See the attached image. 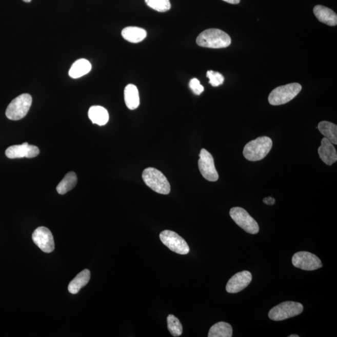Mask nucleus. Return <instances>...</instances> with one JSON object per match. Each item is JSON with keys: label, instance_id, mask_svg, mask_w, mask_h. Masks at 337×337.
Here are the masks:
<instances>
[{"label": "nucleus", "instance_id": "6e6552de", "mask_svg": "<svg viewBox=\"0 0 337 337\" xmlns=\"http://www.w3.org/2000/svg\"><path fill=\"white\" fill-rule=\"evenodd\" d=\"M160 237L164 245L178 254L186 255L190 251L186 241L174 231L164 230L161 232Z\"/></svg>", "mask_w": 337, "mask_h": 337}, {"label": "nucleus", "instance_id": "f03ea898", "mask_svg": "<svg viewBox=\"0 0 337 337\" xmlns=\"http://www.w3.org/2000/svg\"><path fill=\"white\" fill-rule=\"evenodd\" d=\"M272 141L267 136L259 137L250 141L245 146L243 155L250 161H258L263 160L269 153L272 148Z\"/></svg>", "mask_w": 337, "mask_h": 337}, {"label": "nucleus", "instance_id": "bb28decb", "mask_svg": "<svg viewBox=\"0 0 337 337\" xmlns=\"http://www.w3.org/2000/svg\"><path fill=\"white\" fill-rule=\"evenodd\" d=\"M189 87L193 93L196 95H200L204 91V86L201 85L200 81L197 78H193L190 81Z\"/></svg>", "mask_w": 337, "mask_h": 337}, {"label": "nucleus", "instance_id": "2eb2a0df", "mask_svg": "<svg viewBox=\"0 0 337 337\" xmlns=\"http://www.w3.org/2000/svg\"><path fill=\"white\" fill-rule=\"evenodd\" d=\"M313 13L320 22L331 27L337 25V15L332 10L322 5H316L313 8Z\"/></svg>", "mask_w": 337, "mask_h": 337}, {"label": "nucleus", "instance_id": "ddd939ff", "mask_svg": "<svg viewBox=\"0 0 337 337\" xmlns=\"http://www.w3.org/2000/svg\"><path fill=\"white\" fill-rule=\"evenodd\" d=\"M251 273L247 270L236 273L229 279L226 286L227 292L230 293H236L249 286L252 281Z\"/></svg>", "mask_w": 337, "mask_h": 337}, {"label": "nucleus", "instance_id": "39448f33", "mask_svg": "<svg viewBox=\"0 0 337 337\" xmlns=\"http://www.w3.org/2000/svg\"><path fill=\"white\" fill-rule=\"evenodd\" d=\"M32 104V97L29 94H22L16 97L8 105L6 116L12 121H18L27 116Z\"/></svg>", "mask_w": 337, "mask_h": 337}, {"label": "nucleus", "instance_id": "a878e982", "mask_svg": "<svg viewBox=\"0 0 337 337\" xmlns=\"http://www.w3.org/2000/svg\"><path fill=\"white\" fill-rule=\"evenodd\" d=\"M206 76L209 79V83L213 87H217L223 85L224 82V77L218 72L208 71L207 72Z\"/></svg>", "mask_w": 337, "mask_h": 337}, {"label": "nucleus", "instance_id": "c85d7f7f", "mask_svg": "<svg viewBox=\"0 0 337 337\" xmlns=\"http://www.w3.org/2000/svg\"><path fill=\"white\" fill-rule=\"evenodd\" d=\"M224 2L229 3L230 4H239L241 0H223Z\"/></svg>", "mask_w": 337, "mask_h": 337}, {"label": "nucleus", "instance_id": "dca6fc26", "mask_svg": "<svg viewBox=\"0 0 337 337\" xmlns=\"http://www.w3.org/2000/svg\"><path fill=\"white\" fill-rule=\"evenodd\" d=\"M88 116L92 123L99 126L106 125L109 117L108 111L100 106H93L89 108Z\"/></svg>", "mask_w": 337, "mask_h": 337}, {"label": "nucleus", "instance_id": "4468645a", "mask_svg": "<svg viewBox=\"0 0 337 337\" xmlns=\"http://www.w3.org/2000/svg\"><path fill=\"white\" fill-rule=\"evenodd\" d=\"M319 155L321 159L328 166H332L336 162L337 153L336 149L333 144L326 137L321 141V146L318 149Z\"/></svg>", "mask_w": 337, "mask_h": 337}, {"label": "nucleus", "instance_id": "423d86ee", "mask_svg": "<svg viewBox=\"0 0 337 337\" xmlns=\"http://www.w3.org/2000/svg\"><path fill=\"white\" fill-rule=\"evenodd\" d=\"M303 310V305L298 302H285L272 308L269 313V318L274 321H284L300 315Z\"/></svg>", "mask_w": 337, "mask_h": 337}, {"label": "nucleus", "instance_id": "9d476101", "mask_svg": "<svg viewBox=\"0 0 337 337\" xmlns=\"http://www.w3.org/2000/svg\"><path fill=\"white\" fill-rule=\"evenodd\" d=\"M292 264L302 270H315L322 267L320 259L312 253L302 251L295 253L292 257Z\"/></svg>", "mask_w": 337, "mask_h": 337}, {"label": "nucleus", "instance_id": "7ed1b4c3", "mask_svg": "<svg viewBox=\"0 0 337 337\" xmlns=\"http://www.w3.org/2000/svg\"><path fill=\"white\" fill-rule=\"evenodd\" d=\"M143 180L154 191L161 194L167 195L171 192V185L168 179L159 170L154 168H148L144 170Z\"/></svg>", "mask_w": 337, "mask_h": 337}, {"label": "nucleus", "instance_id": "c756f323", "mask_svg": "<svg viewBox=\"0 0 337 337\" xmlns=\"http://www.w3.org/2000/svg\"><path fill=\"white\" fill-rule=\"evenodd\" d=\"M289 337H299V336L298 335H291Z\"/></svg>", "mask_w": 337, "mask_h": 337}, {"label": "nucleus", "instance_id": "9b49d317", "mask_svg": "<svg viewBox=\"0 0 337 337\" xmlns=\"http://www.w3.org/2000/svg\"><path fill=\"white\" fill-rule=\"evenodd\" d=\"M33 241L43 252L51 253L54 249L53 234L50 229L45 227H39L34 230L32 235Z\"/></svg>", "mask_w": 337, "mask_h": 337}, {"label": "nucleus", "instance_id": "20e7f679", "mask_svg": "<svg viewBox=\"0 0 337 337\" xmlns=\"http://www.w3.org/2000/svg\"><path fill=\"white\" fill-rule=\"evenodd\" d=\"M301 90L302 86L296 83L279 86L270 93L269 102L273 106L284 105L298 96Z\"/></svg>", "mask_w": 337, "mask_h": 337}, {"label": "nucleus", "instance_id": "7c9ffc66", "mask_svg": "<svg viewBox=\"0 0 337 337\" xmlns=\"http://www.w3.org/2000/svg\"><path fill=\"white\" fill-rule=\"evenodd\" d=\"M23 1L26 3H30L31 1V0H23Z\"/></svg>", "mask_w": 337, "mask_h": 337}, {"label": "nucleus", "instance_id": "cd10ccee", "mask_svg": "<svg viewBox=\"0 0 337 337\" xmlns=\"http://www.w3.org/2000/svg\"><path fill=\"white\" fill-rule=\"evenodd\" d=\"M263 202L265 204H267V205L272 206L273 205V204H275V199L269 197L264 198Z\"/></svg>", "mask_w": 337, "mask_h": 337}, {"label": "nucleus", "instance_id": "aec40b11", "mask_svg": "<svg viewBox=\"0 0 337 337\" xmlns=\"http://www.w3.org/2000/svg\"><path fill=\"white\" fill-rule=\"evenodd\" d=\"M91 63L86 59H80L71 66L69 75L72 78L76 79L85 76L91 70Z\"/></svg>", "mask_w": 337, "mask_h": 337}, {"label": "nucleus", "instance_id": "f257e3e1", "mask_svg": "<svg viewBox=\"0 0 337 337\" xmlns=\"http://www.w3.org/2000/svg\"><path fill=\"white\" fill-rule=\"evenodd\" d=\"M196 43L201 47L223 48L231 44V38L228 34L220 29L211 28L203 31L197 36Z\"/></svg>", "mask_w": 337, "mask_h": 337}, {"label": "nucleus", "instance_id": "f3484780", "mask_svg": "<svg viewBox=\"0 0 337 337\" xmlns=\"http://www.w3.org/2000/svg\"><path fill=\"white\" fill-rule=\"evenodd\" d=\"M90 278V271L88 269L83 270L69 284V292L72 294H76L83 287L88 284Z\"/></svg>", "mask_w": 337, "mask_h": 337}, {"label": "nucleus", "instance_id": "a211bd4d", "mask_svg": "<svg viewBox=\"0 0 337 337\" xmlns=\"http://www.w3.org/2000/svg\"><path fill=\"white\" fill-rule=\"evenodd\" d=\"M124 39L129 42L137 43L142 42L146 38L147 32L145 29L128 27L123 29L122 33Z\"/></svg>", "mask_w": 337, "mask_h": 337}, {"label": "nucleus", "instance_id": "b1692460", "mask_svg": "<svg viewBox=\"0 0 337 337\" xmlns=\"http://www.w3.org/2000/svg\"><path fill=\"white\" fill-rule=\"evenodd\" d=\"M168 328L170 333L174 336H180L183 333V326L180 320L173 315H169L167 318Z\"/></svg>", "mask_w": 337, "mask_h": 337}, {"label": "nucleus", "instance_id": "1a4fd4ad", "mask_svg": "<svg viewBox=\"0 0 337 337\" xmlns=\"http://www.w3.org/2000/svg\"><path fill=\"white\" fill-rule=\"evenodd\" d=\"M198 161L199 169L203 176L206 180L215 182L219 179V174L215 169L214 158L206 149L201 150Z\"/></svg>", "mask_w": 337, "mask_h": 337}, {"label": "nucleus", "instance_id": "6ab92c4d", "mask_svg": "<svg viewBox=\"0 0 337 337\" xmlns=\"http://www.w3.org/2000/svg\"><path fill=\"white\" fill-rule=\"evenodd\" d=\"M125 101L127 107L131 110L139 107L140 94L136 86L132 84L126 86L125 89Z\"/></svg>", "mask_w": 337, "mask_h": 337}, {"label": "nucleus", "instance_id": "393cba45", "mask_svg": "<svg viewBox=\"0 0 337 337\" xmlns=\"http://www.w3.org/2000/svg\"><path fill=\"white\" fill-rule=\"evenodd\" d=\"M145 2L149 7L159 12H166L171 7L169 0H145Z\"/></svg>", "mask_w": 337, "mask_h": 337}, {"label": "nucleus", "instance_id": "0eeeda50", "mask_svg": "<svg viewBox=\"0 0 337 337\" xmlns=\"http://www.w3.org/2000/svg\"><path fill=\"white\" fill-rule=\"evenodd\" d=\"M230 217L238 226L250 234H256L259 231V225L246 210L241 207H233L230 211Z\"/></svg>", "mask_w": 337, "mask_h": 337}, {"label": "nucleus", "instance_id": "4be33fe9", "mask_svg": "<svg viewBox=\"0 0 337 337\" xmlns=\"http://www.w3.org/2000/svg\"><path fill=\"white\" fill-rule=\"evenodd\" d=\"M232 328L231 325L226 322H220L212 325L210 328L209 337H231Z\"/></svg>", "mask_w": 337, "mask_h": 337}, {"label": "nucleus", "instance_id": "f8f14e48", "mask_svg": "<svg viewBox=\"0 0 337 337\" xmlns=\"http://www.w3.org/2000/svg\"><path fill=\"white\" fill-rule=\"evenodd\" d=\"M39 154V148L35 146L30 145L28 143H24L20 145L11 146L5 151L6 156L9 159L33 158L37 156Z\"/></svg>", "mask_w": 337, "mask_h": 337}, {"label": "nucleus", "instance_id": "5701e85b", "mask_svg": "<svg viewBox=\"0 0 337 337\" xmlns=\"http://www.w3.org/2000/svg\"><path fill=\"white\" fill-rule=\"evenodd\" d=\"M318 129L325 137L333 145H337V126L332 123L322 122L319 123Z\"/></svg>", "mask_w": 337, "mask_h": 337}, {"label": "nucleus", "instance_id": "412c9836", "mask_svg": "<svg viewBox=\"0 0 337 337\" xmlns=\"http://www.w3.org/2000/svg\"><path fill=\"white\" fill-rule=\"evenodd\" d=\"M77 183L76 173L74 172H68L56 187V191L58 194L64 195L73 189L76 186Z\"/></svg>", "mask_w": 337, "mask_h": 337}]
</instances>
